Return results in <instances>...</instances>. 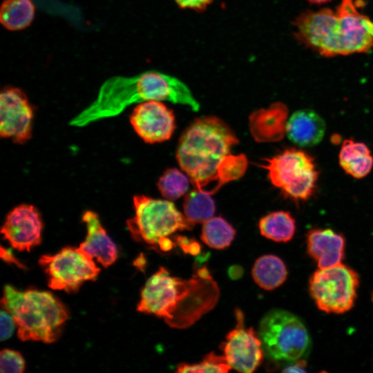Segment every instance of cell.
<instances>
[{"label":"cell","instance_id":"6da1fadb","mask_svg":"<svg viewBox=\"0 0 373 373\" xmlns=\"http://www.w3.org/2000/svg\"><path fill=\"white\" fill-rule=\"evenodd\" d=\"M238 140L233 131L218 117L195 119L183 133L177 160L197 189L206 191L214 183V192L240 178L247 161L244 155L231 153Z\"/></svg>","mask_w":373,"mask_h":373},{"label":"cell","instance_id":"7a4b0ae2","mask_svg":"<svg viewBox=\"0 0 373 373\" xmlns=\"http://www.w3.org/2000/svg\"><path fill=\"white\" fill-rule=\"evenodd\" d=\"M218 285L206 267L185 280L160 267L146 281L137 309L162 318L171 327H190L216 305Z\"/></svg>","mask_w":373,"mask_h":373},{"label":"cell","instance_id":"3957f363","mask_svg":"<svg viewBox=\"0 0 373 373\" xmlns=\"http://www.w3.org/2000/svg\"><path fill=\"white\" fill-rule=\"evenodd\" d=\"M294 26L297 40L324 57L373 49V21L359 11L354 0H341L336 10H306L296 17Z\"/></svg>","mask_w":373,"mask_h":373},{"label":"cell","instance_id":"277c9868","mask_svg":"<svg viewBox=\"0 0 373 373\" xmlns=\"http://www.w3.org/2000/svg\"><path fill=\"white\" fill-rule=\"evenodd\" d=\"M151 100L186 105L194 111L200 109L199 103L184 82L171 75L149 70L131 77L114 76L106 80L94 101L69 124L83 127L117 116L131 104Z\"/></svg>","mask_w":373,"mask_h":373},{"label":"cell","instance_id":"5b68a950","mask_svg":"<svg viewBox=\"0 0 373 373\" xmlns=\"http://www.w3.org/2000/svg\"><path fill=\"white\" fill-rule=\"evenodd\" d=\"M1 306L12 315L18 337L23 341H55L68 317L66 307L58 298L48 291L37 289L21 291L6 285Z\"/></svg>","mask_w":373,"mask_h":373},{"label":"cell","instance_id":"8992f818","mask_svg":"<svg viewBox=\"0 0 373 373\" xmlns=\"http://www.w3.org/2000/svg\"><path fill=\"white\" fill-rule=\"evenodd\" d=\"M135 215L126 221L133 238L162 251H169L173 242L169 236L178 231L189 230L191 224L170 201L143 195L133 197Z\"/></svg>","mask_w":373,"mask_h":373},{"label":"cell","instance_id":"52a82bcc","mask_svg":"<svg viewBox=\"0 0 373 373\" xmlns=\"http://www.w3.org/2000/svg\"><path fill=\"white\" fill-rule=\"evenodd\" d=\"M258 335L267 356L276 361L293 363L307 356L312 347L303 322L284 309L267 312L260 322Z\"/></svg>","mask_w":373,"mask_h":373},{"label":"cell","instance_id":"ba28073f","mask_svg":"<svg viewBox=\"0 0 373 373\" xmlns=\"http://www.w3.org/2000/svg\"><path fill=\"white\" fill-rule=\"evenodd\" d=\"M261 165L268 171L271 182L287 196L306 200L314 192L318 172L313 158L305 151L287 149Z\"/></svg>","mask_w":373,"mask_h":373},{"label":"cell","instance_id":"9c48e42d","mask_svg":"<svg viewBox=\"0 0 373 373\" xmlns=\"http://www.w3.org/2000/svg\"><path fill=\"white\" fill-rule=\"evenodd\" d=\"M359 278L350 267L340 263L319 269L309 279V292L318 308L330 314L350 310L357 296Z\"/></svg>","mask_w":373,"mask_h":373},{"label":"cell","instance_id":"30bf717a","mask_svg":"<svg viewBox=\"0 0 373 373\" xmlns=\"http://www.w3.org/2000/svg\"><path fill=\"white\" fill-rule=\"evenodd\" d=\"M39 264L47 276L48 287L67 292L76 291L100 271L93 258L79 247H66L56 254L42 256Z\"/></svg>","mask_w":373,"mask_h":373},{"label":"cell","instance_id":"8fae6325","mask_svg":"<svg viewBox=\"0 0 373 373\" xmlns=\"http://www.w3.org/2000/svg\"><path fill=\"white\" fill-rule=\"evenodd\" d=\"M235 314L237 324L226 336L224 356L231 368L240 372L251 373L263 359L262 341L252 327H245L242 312L238 309Z\"/></svg>","mask_w":373,"mask_h":373},{"label":"cell","instance_id":"7c38bea8","mask_svg":"<svg viewBox=\"0 0 373 373\" xmlns=\"http://www.w3.org/2000/svg\"><path fill=\"white\" fill-rule=\"evenodd\" d=\"M2 137L11 138L18 144L28 141L31 137L33 111L26 95L16 88H6L0 95Z\"/></svg>","mask_w":373,"mask_h":373},{"label":"cell","instance_id":"4fadbf2b","mask_svg":"<svg viewBox=\"0 0 373 373\" xmlns=\"http://www.w3.org/2000/svg\"><path fill=\"white\" fill-rule=\"evenodd\" d=\"M131 124L137 134L147 143L169 140L175 128V117L160 101L140 103L130 116Z\"/></svg>","mask_w":373,"mask_h":373},{"label":"cell","instance_id":"5bb4252c","mask_svg":"<svg viewBox=\"0 0 373 373\" xmlns=\"http://www.w3.org/2000/svg\"><path fill=\"white\" fill-rule=\"evenodd\" d=\"M42 229L41 218L37 208L22 204L7 215L1 233L13 248L29 251L41 243Z\"/></svg>","mask_w":373,"mask_h":373},{"label":"cell","instance_id":"9a60e30c","mask_svg":"<svg viewBox=\"0 0 373 373\" xmlns=\"http://www.w3.org/2000/svg\"><path fill=\"white\" fill-rule=\"evenodd\" d=\"M345 248L344 237L330 229H313L307 235V253L319 269L341 263Z\"/></svg>","mask_w":373,"mask_h":373},{"label":"cell","instance_id":"2e32d148","mask_svg":"<svg viewBox=\"0 0 373 373\" xmlns=\"http://www.w3.org/2000/svg\"><path fill=\"white\" fill-rule=\"evenodd\" d=\"M82 220L86 224L87 234L79 247L104 267L113 264L118 256L117 247L102 227L97 214L86 211Z\"/></svg>","mask_w":373,"mask_h":373},{"label":"cell","instance_id":"e0dca14e","mask_svg":"<svg viewBox=\"0 0 373 373\" xmlns=\"http://www.w3.org/2000/svg\"><path fill=\"white\" fill-rule=\"evenodd\" d=\"M287 115V107L280 102L255 111L249 117V128L253 137L260 142L280 140L286 133Z\"/></svg>","mask_w":373,"mask_h":373},{"label":"cell","instance_id":"ac0fdd59","mask_svg":"<svg viewBox=\"0 0 373 373\" xmlns=\"http://www.w3.org/2000/svg\"><path fill=\"white\" fill-rule=\"evenodd\" d=\"M325 131L322 117L310 109L294 112L287 121L286 133L288 138L300 146H312L318 144Z\"/></svg>","mask_w":373,"mask_h":373},{"label":"cell","instance_id":"d6986e66","mask_svg":"<svg viewBox=\"0 0 373 373\" xmlns=\"http://www.w3.org/2000/svg\"><path fill=\"white\" fill-rule=\"evenodd\" d=\"M339 163L347 174L359 179L371 171L373 157L364 143L345 140L340 150Z\"/></svg>","mask_w":373,"mask_h":373},{"label":"cell","instance_id":"ffe728a7","mask_svg":"<svg viewBox=\"0 0 373 373\" xmlns=\"http://www.w3.org/2000/svg\"><path fill=\"white\" fill-rule=\"evenodd\" d=\"M255 283L262 289L273 290L284 283L287 270L285 264L279 257L268 254L259 257L251 270Z\"/></svg>","mask_w":373,"mask_h":373},{"label":"cell","instance_id":"44dd1931","mask_svg":"<svg viewBox=\"0 0 373 373\" xmlns=\"http://www.w3.org/2000/svg\"><path fill=\"white\" fill-rule=\"evenodd\" d=\"M35 13L31 0H4L1 6L0 21L8 30H21L31 24Z\"/></svg>","mask_w":373,"mask_h":373},{"label":"cell","instance_id":"7402d4cb","mask_svg":"<svg viewBox=\"0 0 373 373\" xmlns=\"http://www.w3.org/2000/svg\"><path fill=\"white\" fill-rule=\"evenodd\" d=\"M262 236L277 242H287L296 231V222L289 212L278 211L262 217L259 222Z\"/></svg>","mask_w":373,"mask_h":373},{"label":"cell","instance_id":"603a6c76","mask_svg":"<svg viewBox=\"0 0 373 373\" xmlns=\"http://www.w3.org/2000/svg\"><path fill=\"white\" fill-rule=\"evenodd\" d=\"M183 209L186 218L194 224L204 223L212 218L216 205L211 194L196 188L186 195Z\"/></svg>","mask_w":373,"mask_h":373},{"label":"cell","instance_id":"cb8c5ba5","mask_svg":"<svg viewBox=\"0 0 373 373\" xmlns=\"http://www.w3.org/2000/svg\"><path fill=\"white\" fill-rule=\"evenodd\" d=\"M235 235L232 225L223 218L217 216L203 223L200 238L209 247L222 249L231 245Z\"/></svg>","mask_w":373,"mask_h":373},{"label":"cell","instance_id":"d4e9b609","mask_svg":"<svg viewBox=\"0 0 373 373\" xmlns=\"http://www.w3.org/2000/svg\"><path fill=\"white\" fill-rule=\"evenodd\" d=\"M189 184V178L175 168L166 169L157 182L161 194L171 200L183 195L187 191Z\"/></svg>","mask_w":373,"mask_h":373},{"label":"cell","instance_id":"484cf974","mask_svg":"<svg viewBox=\"0 0 373 373\" xmlns=\"http://www.w3.org/2000/svg\"><path fill=\"white\" fill-rule=\"evenodd\" d=\"M231 369L224 356L213 352L207 354L203 360L197 364L180 363L178 365V372H227Z\"/></svg>","mask_w":373,"mask_h":373},{"label":"cell","instance_id":"4316f807","mask_svg":"<svg viewBox=\"0 0 373 373\" xmlns=\"http://www.w3.org/2000/svg\"><path fill=\"white\" fill-rule=\"evenodd\" d=\"M1 373H21L25 370V361L17 351L5 349L0 354Z\"/></svg>","mask_w":373,"mask_h":373},{"label":"cell","instance_id":"83f0119b","mask_svg":"<svg viewBox=\"0 0 373 373\" xmlns=\"http://www.w3.org/2000/svg\"><path fill=\"white\" fill-rule=\"evenodd\" d=\"M0 319V339L1 341H5L12 335L15 328L17 327L12 315L5 309H2Z\"/></svg>","mask_w":373,"mask_h":373},{"label":"cell","instance_id":"f1b7e54d","mask_svg":"<svg viewBox=\"0 0 373 373\" xmlns=\"http://www.w3.org/2000/svg\"><path fill=\"white\" fill-rule=\"evenodd\" d=\"M178 242L182 249L189 254L193 255L197 254L200 251V245L195 241H190L185 237H178Z\"/></svg>","mask_w":373,"mask_h":373},{"label":"cell","instance_id":"f546056e","mask_svg":"<svg viewBox=\"0 0 373 373\" xmlns=\"http://www.w3.org/2000/svg\"><path fill=\"white\" fill-rule=\"evenodd\" d=\"M183 8L201 9L207 6L213 0H175Z\"/></svg>","mask_w":373,"mask_h":373},{"label":"cell","instance_id":"4dcf8cb0","mask_svg":"<svg viewBox=\"0 0 373 373\" xmlns=\"http://www.w3.org/2000/svg\"><path fill=\"white\" fill-rule=\"evenodd\" d=\"M307 368V362L304 358H300L294 361V363L286 366L283 372H305Z\"/></svg>","mask_w":373,"mask_h":373},{"label":"cell","instance_id":"1f68e13d","mask_svg":"<svg viewBox=\"0 0 373 373\" xmlns=\"http://www.w3.org/2000/svg\"><path fill=\"white\" fill-rule=\"evenodd\" d=\"M1 257L7 262L14 263L22 269L25 268L23 265L15 258L10 251L4 249L2 246L1 247Z\"/></svg>","mask_w":373,"mask_h":373},{"label":"cell","instance_id":"d6a6232c","mask_svg":"<svg viewBox=\"0 0 373 373\" xmlns=\"http://www.w3.org/2000/svg\"><path fill=\"white\" fill-rule=\"evenodd\" d=\"M242 269L239 266H233L229 270V275L232 279H237L242 274Z\"/></svg>","mask_w":373,"mask_h":373},{"label":"cell","instance_id":"836d02e7","mask_svg":"<svg viewBox=\"0 0 373 373\" xmlns=\"http://www.w3.org/2000/svg\"><path fill=\"white\" fill-rule=\"evenodd\" d=\"M310 3L314 5H322L330 2L332 0H307Z\"/></svg>","mask_w":373,"mask_h":373}]
</instances>
